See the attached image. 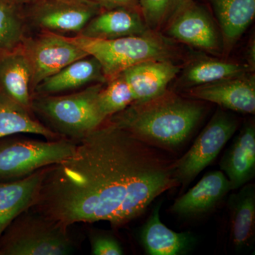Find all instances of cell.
Returning a JSON list of instances; mask_svg holds the SVG:
<instances>
[{
    "label": "cell",
    "instance_id": "1",
    "mask_svg": "<svg viewBox=\"0 0 255 255\" xmlns=\"http://www.w3.org/2000/svg\"><path fill=\"white\" fill-rule=\"evenodd\" d=\"M174 164L105 121L77 142L71 155L43 169L31 209L68 228L100 221L121 227L179 185Z\"/></svg>",
    "mask_w": 255,
    "mask_h": 255
},
{
    "label": "cell",
    "instance_id": "2",
    "mask_svg": "<svg viewBox=\"0 0 255 255\" xmlns=\"http://www.w3.org/2000/svg\"><path fill=\"white\" fill-rule=\"evenodd\" d=\"M203 114L198 102L166 91L150 100L133 102L106 121L154 147L174 148L187 140Z\"/></svg>",
    "mask_w": 255,
    "mask_h": 255
},
{
    "label": "cell",
    "instance_id": "3",
    "mask_svg": "<svg viewBox=\"0 0 255 255\" xmlns=\"http://www.w3.org/2000/svg\"><path fill=\"white\" fill-rule=\"evenodd\" d=\"M105 84L61 95H32V113L57 135L78 142L106 121L99 106Z\"/></svg>",
    "mask_w": 255,
    "mask_h": 255
},
{
    "label": "cell",
    "instance_id": "4",
    "mask_svg": "<svg viewBox=\"0 0 255 255\" xmlns=\"http://www.w3.org/2000/svg\"><path fill=\"white\" fill-rule=\"evenodd\" d=\"M75 247L68 227L31 208L0 236L1 255H67Z\"/></svg>",
    "mask_w": 255,
    "mask_h": 255
},
{
    "label": "cell",
    "instance_id": "5",
    "mask_svg": "<svg viewBox=\"0 0 255 255\" xmlns=\"http://www.w3.org/2000/svg\"><path fill=\"white\" fill-rule=\"evenodd\" d=\"M102 65L107 82L124 70L150 60H170L173 51L150 32L142 36L98 39L81 36L68 37Z\"/></svg>",
    "mask_w": 255,
    "mask_h": 255
},
{
    "label": "cell",
    "instance_id": "6",
    "mask_svg": "<svg viewBox=\"0 0 255 255\" xmlns=\"http://www.w3.org/2000/svg\"><path fill=\"white\" fill-rule=\"evenodd\" d=\"M77 142L66 138L32 140L13 135L0 138V182H11L61 162Z\"/></svg>",
    "mask_w": 255,
    "mask_h": 255
},
{
    "label": "cell",
    "instance_id": "7",
    "mask_svg": "<svg viewBox=\"0 0 255 255\" xmlns=\"http://www.w3.org/2000/svg\"><path fill=\"white\" fill-rule=\"evenodd\" d=\"M28 33L79 36L102 9L92 0H31L22 6Z\"/></svg>",
    "mask_w": 255,
    "mask_h": 255
},
{
    "label": "cell",
    "instance_id": "8",
    "mask_svg": "<svg viewBox=\"0 0 255 255\" xmlns=\"http://www.w3.org/2000/svg\"><path fill=\"white\" fill-rule=\"evenodd\" d=\"M21 48L31 68L32 95L45 79L75 60L90 55L68 37L50 33H29Z\"/></svg>",
    "mask_w": 255,
    "mask_h": 255
},
{
    "label": "cell",
    "instance_id": "9",
    "mask_svg": "<svg viewBox=\"0 0 255 255\" xmlns=\"http://www.w3.org/2000/svg\"><path fill=\"white\" fill-rule=\"evenodd\" d=\"M237 127L236 119L218 110L187 153L175 162V175L179 184L187 185L207 167L234 135Z\"/></svg>",
    "mask_w": 255,
    "mask_h": 255
},
{
    "label": "cell",
    "instance_id": "10",
    "mask_svg": "<svg viewBox=\"0 0 255 255\" xmlns=\"http://www.w3.org/2000/svg\"><path fill=\"white\" fill-rule=\"evenodd\" d=\"M168 34L174 39L211 53L221 52V41L212 20L195 4L181 5L171 21Z\"/></svg>",
    "mask_w": 255,
    "mask_h": 255
},
{
    "label": "cell",
    "instance_id": "11",
    "mask_svg": "<svg viewBox=\"0 0 255 255\" xmlns=\"http://www.w3.org/2000/svg\"><path fill=\"white\" fill-rule=\"evenodd\" d=\"M189 95L235 112L251 114L255 112V80L245 75L194 87Z\"/></svg>",
    "mask_w": 255,
    "mask_h": 255
},
{
    "label": "cell",
    "instance_id": "12",
    "mask_svg": "<svg viewBox=\"0 0 255 255\" xmlns=\"http://www.w3.org/2000/svg\"><path fill=\"white\" fill-rule=\"evenodd\" d=\"M107 82L102 65L91 55L75 60L43 80L33 95H55L78 91L94 84Z\"/></svg>",
    "mask_w": 255,
    "mask_h": 255
},
{
    "label": "cell",
    "instance_id": "13",
    "mask_svg": "<svg viewBox=\"0 0 255 255\" xmlns=\"http://www.w3.org/2000/svg\"><path fill=\"white\" fill-rule=\"evenodd\" d=\"M149 33L140 13L135 8L102 9L89 21L79 36L115 39Z\"/></svg>",
    "mask_w": 255,
    "mask_h": 255
},
{
    "label": "cell",
    "instance_id": "14",
    "mask_svg": "<svg viewBox=\"0 0 255 255\" xmlns=\"http://www.w3.org/2000/svg\"><path fill=\"white\" fill-rule=\"evenodd\" d=\"M179 69L170 60H150L130 67L122 74L131 89L134 102H142L167 91Z\"/></svg>",
    "mask_w": 255,
    "mask_h": 255
},
{
    "label": "cell",
    "instance_id": "15",
    "mask_svg": "<svg viewBox=\"0 0 255 255\" xmlns=\"http://www.w3.org/2000/svg\"><path fill=\"white\" fill-rule=\"evenodd\" d=\"M220 167L231 183L232 190L240 189L255 177L254 124L243 126L221 159Z\"/></svg>",
    "mask_w": 255,
    "mask_h": 255
},
{
    "label": "cell",
    "instance_id": "16",
    "mask_svg": "<svg viewBox=\"0 0 255 255\" xmlns=\"http://www.w3.org/2000/svg\"><path fill=\"white\" fill-rule=\"evenodd\" d=\"M231 189V183L221 171L206 174L194 187L178 198L171 207L174 214L194 216L212 209Z\"/></svg>",
    "mask_w": 255,
    "mask_h": 255
},
{
    "label": "cell",
    "instance_id": "17",
    "mask_svg": "<svg viewBox=\"0 0 255 255\" xmlns=\"http://www.w3.org/2000/svg\"><path fill=\"white\" fill-rule=\"evenodd\" d=\"M43 169L17 180L0 182V236L17 216L34 204Z\"/></svg>",
    "mask_w": 255,
    "mask_h": 255
},
{
    "label": "cell",
    "instance_id": "18",
    "mask_svg": "<svg viewBox=\"0 0 255 255\" xmlns=\"http://www.w3.org/2000/svg\"><path fill=\"white\" fill-rule=\"evenodd\" d=\"M31 68L21 47L0 58L1 95L31 112Z\"/></svg>",
    "mask_w": 255,
    "mask_h": 255
},
{
    "label": "cell",
    "instance_id": "19",
    "mask_svg": "<svg viewBox=\"0 0 255 255\" xmlns=\"http://www.w3.org/2000/svg\"><path fill=\"white\" fill-rule=\"evenodd\" d=\"M158 205L140 233V240L147 254L150 255H179L189 250L195 242L190 233H177L169 229L159 219Z\"/></svg>",
    "mask_w": 255,
    "mask_h": 255
},
{
    "label": "cell",
    "instance_id": "20",
    "mask_svg": "<svg viewBox=\"0 0 255 255\" xmlns=\"http://www.w3.org/2000/svg\"><path fill=\"white\" fill-rule=\"evenodd\" d=\"M229 199L231 236L238 248L251 246L255 231V189L253 184H245Z\"/></svg>",
    "mask_w": 255,
    "mask_h": 255
},
{
    "label": "cell",
    "instance_id": "21",
    "mask_svg": "<svg viewBox=\"0 0 255 255\" xmlns=\"http://www.w3.org/2000/svg\"><path fill=\"white\" fill-rule=\"evenodd\" d=\"M222 31L225 46L230 48L243 34L255 15V0H211Z\"/></svg>",
    "mask_w": 255,
    "mask_h": 255
},
{
    "label": "cell",
    "instance_id": "22",
    "mask_svg": "<svg viewBox=\"0 0 255 255\" xmlns=\"http://www.w3.org/2000/svg\"><path fill=\"white\" fill-rule=\"evenodd\" d=\"M18 133L36 134L47 140L63 138L45 127L31 111L0 94V138Z\"/></svg>",
    "mask_w": 255,
    "mask_h": 255
},
{
    "label": "cell",
    "instance_id": "23",
    "mask_svg": "<svg viewBox=\"0 0 255 255\" xmlns=\"http://www.w3.org/2000/svg\"><path fill=\"white\" fill-rule=\"evenodd\" d=\"M28 34L22 6L0 0V58L18 49Z\"/></svg>",
    "mask_w": 255,
    "mask_h": 255
},
{
    "label": "cell",
    "instance_id": "24",
    "mask_svg": "<svg viewBox=\"0 0 255 255\" xmlns=\"http://www.w3.org/2000/svg\"><path fill=\"white\" fill-rule=\"evenodd\" d=\"M247 69L246 65L231 62L200 60L191 65L186 70L184 81L189 86H200L245 75Z\"/></svg>",
    "mask_w": 255,
    "mask_h": 255
},
{
    "label": "cell",
    "instance_id": "25",
    "mask_svg": "<svg viewBox=\"0 0 255 255\" xmlns=\"http://www.w3.org/2000/svg\"><path fill=\"white\" fill-rule=\"evenodd\" d=\"M134 102L131 89L122 73L106 82L99 95V106L106 120Z\"/></svg>",
    "mask_w": 255,
    "mask_h": 255
},
{
    "label": "cell",
    "instance_id": "26",
    "mask_svg": "<svg viewBox=\"0 0 255 255\" xmlns=\"http://www.w3.org/2000/svg\"><path fill=\"white\" fill-rule=\"evenodd\" d=\"M181 0H138L142 16L147 26L157 28Z\"/></svg>",
    "mask_w": 255,
    "mask_h": 255
},
{
    "label": "cell",
    "instance_id": "27",
    "mask_svg": "<svg viewBox=\"0 0 255 255\" xmlns=\"http://www.w3.org/2000/svg\"><path fill=\"white\" fill-rule=\"evenodd\" d=\"M91 254L93 255H124L122 247L112 236L102 233H92L90 236Z\"/></svg>",
    "mask_w": 255,
    "mask_h": 255
},
{
    "label": "cell",
    "instance_id": "28",
    "mask_svg": "<svg viewBox=\"0 0 255 255\" xmlns=\"http://www.w3.org/2000/svg\"><path fill=\"white\" fill-rule=\"evenodd\" d=\"M97 3L102 9L116 8H135L138 6V0H92Z\"/></svg>",
    "mask_w": 255,
    "mask_h": 255
},
{
    "label": "cell",
    "instance_id": "29",
    "mask_svg": "<svg viewBox=\"0 0 255 255\" xmlns=\"http://www.w3.org/2000/svg\"><path fill=\"white\" fill-rule=\"evenodd\" d=\"M3 1L10 3V4L18 5V6H23V5L27 4L31 0H3Z\"/></svg>",
    "mask_w": 255,
    "mask_h": 255
},
{
    "label": "cell",
    "instance_id": "30",
    "mask_svg": "<svg viewBox=\"0 0 255 255\" xmlns=\"http://www.w3.org/2000/svg\"><path fill=\"white\" fill-rule=\"evenodd\" d=\"M0 255H1V253H0Z\"/></svg>",
    "mask_w": 255,
    "mask_h": 255
}]
</instances>
